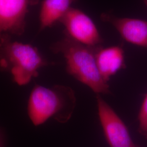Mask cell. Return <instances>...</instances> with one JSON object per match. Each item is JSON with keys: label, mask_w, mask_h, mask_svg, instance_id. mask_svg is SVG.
Wrapping results in <instances>:
<instances>
[{"label": "cell", "mask_w": 147, "mask_h": 147, "mask_svg": "<svg viewBox=\"0 0 147 147\" xmlns=\"http://www.w3.org/2000/svg\"><path fill=\"white\" fill-rule=\"evenodd\" d=\"M76 102L75 92L70 87L55 85L49 88L36 84L29 98L28 115L36 126L50 118L65 123L73 115Z\"/></svg>", "instance_id": "2"}, {"label": "cell", "mask_w": 147, "mask_h": 147, "mask_svg": "<svg viewBox=\"0 0 147 147\" xmlns=\"http://www.w3.org/2000/svg\"><path fill=\"white\" fill-rule=\"evenodd\" d=\"M30 5H36L38 3L39 0H29Z\"/></svg>", "instance_id": "12"}, {"label": "cell", "mask_w": 147, "mask_h": 147, "mask_svg": "<svg viewBox=\"0 0 147 147\" xmlns=\"http://www.w3.org/2000/svg\"><path fill=\"white\" fill-rule=\"evenodd\" d=\"M0 147H5L3 137L1 132H0Z\"/></svg>", "instance_id": "11"}, {"label": "cell", "mask_w": 147, "mask_h": 147, "mask_svg": "<svg viewBox=\"0 0 147 147\" xmlns=\"http://www.w3.org/2000/svg\"><path fill=\"white\" fill-rule=\"evenodd\" d=\"M138 131L147 138V93L143 100L138 113Z\"/></svg>", "instance_id": "10"}, {"label": "cell", "mask_w": 147, "mask_h": 147, "mask_svg": "<svg viewBox=\"0 0 147 147\" xmlns=\"http://www.w3.org/2000/svg\"><path fill=\"white\" fill-rule=\"evenodd\" d=\"M65 36L90 47L101 46L102 38L93 20L83 11L71 8L61 19Z\"/></svg>", "instance_id": "4"}, {"label": "cell", "mask_w": 147, "mask_h": 147, "mask_svg": "<svg viewBox=\"0 0 147 147\" xmlns=\"http://www.w3.org/2000/svg\"><path fill=\"white\" fill-rule=\"evenodd\" d=\"M144 2H145V3H146V5L147 6V0H144Z\"/></svg>", "instance_id": "13"}, {"label": "cell", "mask_w": 147, "mask_h": 147, "mask_svg": "<svg viewBox=\"0 0 147 147\" xmlns=\"http://www.w3.org/2000/svg\"><path fill=\"white\" fill-rule=\"evenodd\" d=\"M95 59L100 75L106 82L126 67L124 49L118 45L98 47L95 51Z\"/></svg>", "instance_id": "8"}, {"label": "cell", "mask_w": 147, "mask_h": 147, "mask_svg": "<svg viewBox=\"0 0 147 147\" xmlns=\"http://www.w3.org/2000/svg\"><path fill=\"white\" fill-rule=\"evenodd\" d=\"M50 64L31 45L12 42L9 35L0 38V70L9 72L17 84H28L39 69Z\"/></svg>", "instance_id": "3"}, {"label": "cell", "mask_w": 147, "mask_h": 147, "mask_svg": "<svg viewBox=\"0 0 147 147\" xmlns=\"http://www.w3.org/2000/svg\"><path fill=\"white\" fill-rule=\"evenodd\" d=\"M101 19L113 25L126 42L147 49V21L110 14H102Z\"/></svg>", "instance_id": "7"}, {"label": "cell", "mask_w": 147, "mask_h": 147, "mask_svg": "<svg viewBox=\"0 0 147 147\" xmlns=\"http://www.w3.org/2000/svg\"><path fill=\"white\" fill-rule=\"evenodd\" d=\"M77 0H43L39 13L40 30L60 21Z\"/></svg>", "instance_id": "9"}, {"label": "cell", "mask_w": 147, "mask_h": 147, "mask_svg": "<svg viewBox=\"0 0 147 147\" xmlns=\"http://www.w3.org/2000/svg\"><path fill=\"white\" fill-rule=\"evenodd\" d=\"M97 48L87 47L65 36L53 44L51 49L53 53L63 55L65 59L66 71L70 75L88 86L96 94H107L111 93L110 86L100 75L96 62Z\"/></svg>", "instance_id": "1"}, {"label": "cell", "mask_w": 147, "mask_h": 147, "mask_svg": "<svg viewBox=\"0 0 147 147\" xmlns=\"http://www.w3.org/2000/svg\"><path fill=\"white\" fill-rule=\"evenodd\" d=\"M28 4L29 0H0V38L24 33Z\"/></svg>", "instance_id": "6"}, {"label": "cell", "mask_w": 147, "mask_h": 147, "mask_svg": "<svg viewBox=\"0 0 147 147\" xmlns=\"http://www.w3.org/2000/svg\"><path fill=\"white\" fill-rule=\"evenodd\" d=\"M98 116L110 147H137L124 122L99 94H96Z\"/></svg>", "instance_id": "5"}]
</instances>
